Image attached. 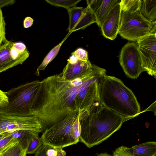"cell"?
I'll use <instances>...</instances> for the list:
<instances>
[{"label":"cell","mask_w":156,"mask_h":156,"mask_svg":"<svg viewBox=\"0 0 156 156\" xmlns=\"http://www.w3.org/2000/svg\"><path fill=\"white\" fill-rule=\"evenodd\" d=\"M92 75L86 78L82 84L77 79L69 81L64 79L61 73L41 81L30 115L38 120L41 132L63 120L76 109L75 98Z\"/></svg>","instance_id":"obj_1"},{"label":"cell","mask_w":156,"mask_h":156,"mask_svg":"<svg viewBox=\"0 0 156 156\" xmlns=\"http://www.w3.org/2000/svg\"><path fill=\"white\" fill-rule=\"evenodd\" d=\"M126 118L108 108L99 100L80 112L79 141L88 148L100 144L119 130Z\"/></svg>","instance_id":"obj_2"},{"label":"cell","mask_w":156,"mask_h":156,"mask_svg":"<svg viewBox=\"0 0 156 156\" xmlns=\"http://www.w3.org/2000/svg\"><path fill=\"white\" fill-rule=\"evenodd\" d=\"M99 99L103 105L127 120L140 113V105L132 91L115 77L106 74L103 76L99 86Z\"/></svg>","instance_id":"obj_3"},{"label":"cell","mask_w":156,"mask_h":156,"mask_svg":"<svg viewBox=\"0 0 156 156\" xmlns=\"http://www.w3.org/2000/svg\"><path fill=\"white\" fill-rule=\"evenodd\" d=\"M80 112V109H76L63 120L46 129L41 137L43 145L57 149L79 142Z\"/></svg>","instance_id":"obj_4"},{"label":"cell","mask_w":156,"mask_h":156,"mask_svg":"<svg viewBox=\"0 0 156 156\" xmlns=\"http://www.w3.org/2000/svg\"><path fill=\"white\" fill-rule=\"evenodd\" d=\"M41 83V81L34 80L5 92L8 102L0 107V112L9 115L31 116V112Z\"/></svg>","instance_id":"obj_5"},{"label":"cell","mask_w":156,"mask_h":156,"mask_svg":"<svg viewBox=\"0 0 156 156\" xmlns=\"http://www.w3.org/2000/svg\"><path fill=\"white\" fill-rule=\"evenodd\" d=\"M156 25V21L148 20L139 12L122 11L118 34L123 38L137 41L150 33Z\"/></svg>","instance_id":"obj_6"},{"label":"cell","mask_w":156,"mask_h":156,"mask_svg":"<svg viewBox=\"0 0 156 156\" xmlns=\"http://www.w3.org/2000/svg\"><path fill=\"white\" fill-rule=\"evenodd\" d=\"M119 62L125 74L130 78H137L144 71L136 42H128L123 46L119 55Z\"/></svg>","instance_id":"obj_7"},{"label":"cell","mask_w":156,"mask_h":156,"mask_svg":"<svg viewBox=\"0 0 156 156\" xmlns=\"http://www.w3.org/2000/svg\"><path fill=\"white\" fill-rule=\"evenodd\" d=\"M156 27L136 42L142 59L144 71L156 77Z\"/></svg>","instance_id":"obj_8"},{"label":"cell","mask_w":156,"mask_h":156,"mask_svg":"<svg viewBox=\"0 0 156 156\" xmlns=\"http://www.w3.org/2000/svg\"><path fill=\"white\" fill-rule=\"evenodd\" d=\"M41 126L34 116L20 117L5 115L0 112V134L19 129H26L39 133Z\"/></svg>","instance_id":"obj_9"},{"label":"cell","mask_w":156,"mask_h":156,"mask_svg":"<svg viewBox=\"0 0 156 156\" xmlns=\"http://www.w3.org/2000/svg\"><path fill=\"white\" fill-rule=\"evenodd\" d=\"M13 42L8 41L0 46V73L22 64L29 56L28 50L20 52L13 46Z\"/></svg>","instance_id":"obj_10"},{"label":"cell","mask_w":156,"mask_h":156,"mask_svg":"<svg viewBox=\"0 0 156 156\" xmlns=\"http://www.w3.org/2000/svg\"><path fill=\"white\" fill-rule=\"evenodd\" d=\"M67 10L69 17L68 30L70 34L78 30L84 29L96 23L94 13L87 6L85 8L76 6Z\"/></svg>","instance_id":"obj_11"},{"label":"cell","mask_w":156,"mask_h":156,"mask_svg":"<svg viewBox=\"0 0 156 156\" xmlns=\"http://www.w3.org/2000/svg\"><path fill=\"white\" fill-rule=\"evenodd\" d=\"M122 12L118 2L112 8L100 28L105 37L112 40L116 38L119 33Z\"/></svg>","instance_id":"obj_12"},{"label":"cell","mask_w":156,"mask_h":156,"mask_svg":"<svg viewBox=\"0 0 156 156\" xmlns=\"http://www.w3.org/2000/svg\"><path fill=\"white\" fill-rule=\"evenodd\" d=\"M93 71V66L89 60H78L73 63L68 62L61 73L64 79L71 81L77 78L84 79L90 76Z\"/></svg>","instance_id":"obj_13"},{"label":"cell","mask_w":156,"mask_h":156,"mask_svg":"<svg viewBox=\"0 0 156 156\" xmlns=\"http://www.w3.org/2000/svg\"><path fill=\"white\" fill-rule=\"evenodd\" d=\"M127 151L132 156H154L156 155V142L149 141L126 147Z\"/></svg>","instance_id":"obj_14"},{"label":"cell","mask_w":156,"mask_h":156,"mask_svg":"<svg viewBox=\"0 0 156 156\" xmlns=\"http://www.w3.org/2000/svg\"><path fill=\"white\" fill-rule=\"evenodd\" d=\"M118 1L116 0H102L94 13L96 23L99 27L101 28L110 11Z\"/></svg>","instance_id":"obj_15"},{"label":"cell","mask_w":156,"mask_h":156,"mask_svg":"<svg viewBox=\"0 0 156 156\" xmlns=\"http://www.w3.org/2000/svg\"><path fill=\"white\" fill-rule=\"evenodd\" d=\"M139 12L148 20L151 22L155 21L156 0H142Z\"/></svg>","instance_id":"obj_16"},{"label":"cell","mask_w":156,"mask_h":156,"mask_svg":"<svg viewBox=\"0 0 156 156\" xmlns=\"http://www.w3.org/2000/svg\"><path fill=\"white\" fill-rule=\"evenodd\" d=\"M39 133L26 129H19L11 132V134L14 138L17 139L23 148L27 149L29 142L31 139Z\"/></svg>","instance_id":"obj_17"},{"label":"cell","mask_w":156,"mask_h":156,"mask_svg":"<svg viewBox=\"0 0 156 156\" xmlns=\"http://www.w3.org/2000/svg\"><path fill=\"white\" fill-rule=\"evenodd\" d=\"M65 38L58 44L53 48L48 54L45 57L41 64L37 69L35 74L37 76L40 75V72L43 70L48 65L50 62L58 54L61 46L70 34L68 33Z\"/></svg>","instance_id":"obj_18"},{"label":"cell","mask_w":156,"mask_h":156,"mask_svg":"<svg viewBox=\"0 0 156 156\" xmlns=\"http://www.w3.org/2000/svg\"><path fill=\"white\" fill-rule=\"evenodd\" d=\"M26 151L18 141L3 151L1 153L0 156H26Z\"/></svg>","instance_id":"obj_19"},{"label":"cell","mask_w":156,"mask_h":156,"mask_svg":"<svg viewBox=\"0 0 156 156\" xmlns=\"http://www.w3.org/2000/svg\"><path fill=\"white\" fill-rule=\"evenodd\" d=\"M141 0H122L119 3L122 11L139 12L141 5Z\"/></svg>","instance_id":"obj_20"},{"label":"cell","mask_w":156,"mask_h":156,"mask_svg":"<svg viewBox=\"0 0 156 156\" xmlns=\"http://www.w3.org/2000/svg\"><path fill=\"white\" fill-rule=\"evenodd\" d=\"M50 5L57 7H62L67 10L76 6L81 0H45Z\"/></svg>","instance_id":"obj_21"},{"label":"cell","mask_w":156,"mask_h":156,"mask_svg":"<svg viewBox=\"0 0 156 156\" xmlns=\"http://www.w3.org/2000/svg\"><path fill=\"white\" fill-rule=\"evenodd\" d=\"M43 145L41 139L38 136L33 137L29 143L27 149V154H35L38 149Z\"/></svg>","instance_id":"obj_22"},{"label":"cell","mask_w":156,"mask_h":156,"mask_svg":"<svg viewBox=\"0 0 156 156\" xmlns=\"http://www.w3.org/2000/svg\"><path fill=\"white\" fill-rule=\"evenodd\" d=\"M17 139L14 138L9 134L0 140V153L12 144L17 142Z\"/></svg>","instance_id":"obj_23"},{"label":"cell","mask_w":156,"mask_h":156,"mask_svg":"<svg viewBox=\"0 0 156 156\" xmlns=\"http://www.w3.org/2000/svg\"><path fill=\"white\" fill-rule=\"evenodd\" d=\"M5 24L2 13L0 14V46L8 41L5 36Z\"/></svg>","instance_id":"obj_24"},{"label":"cell","mask_w":156,"mask_h":156,"mask_svg":"<svg viewBox=\"0 0 156 156\" xmlns=\"http://www.w3.org/2000/svg\"><path fill=\"white\" fill-rule=\"evenodd\" d=\"M71 54L74 55L78 60L83 61L88 60V52L83 48H78Z\"/></svg>","instance_id":"obj_25"},{"label":"cell","mask_w":156,"mask_h":156,"mask_svg":"<svg viewBox=\"0 0 156 156\" xmlns=\"http://www.w3.org/2000/svg\"><path fill=\"white\" fill-rule=\"evenodd\" d=\"M126 147L122 145L113 151V156H132L127 151Z\"/></svg>","instance_id":"obj_26"},{"label":"cell","mask_w":156,"mask_h":156,"mask_svg":"<svg viewBox=\"0 0 156 156\" xmlns=\"http://www.w3.org/2000/svg\"><path fill=\"white\" fill-rule=\"evenodd\" d=\"M49 148L48 146L43 145L35 153L34 156H47V151Z\"/></svg>","instance_id":"obj_27"},{"label":"cell","mask_w":156,"mask_h":156,"mask_svg":"<svg viewBox=\"0 0 156 156\" xmlns=\"http://www.w3.org/2000/svg\"><path fill=\"white\" fill-rule=\"evenodd\" d=\"M8 98L4 92L0 90V107L8 103Z\"/></svg>","instance_id":"obj_28"},{"label":"cell","mask_w":156,"mask_h":156,"mask_svg":"<svg viewBox=\"0 0 156 156\" xmlns=\"http://www.w3.org/2000/svg\"><path fill=\"white\" fill-rule=\"evenodd\" d=\"M34 22L33 19L30 17H27L25 18L23 22V26L25 28L30 27L32 25Z\"/></svg>","instance_id":"obj_29"},{"label":"cell","mask_w":156,"mask_h":156,"mask_svg":"<svg viewBox=\"0 0 156 156\" xmlns=\"http://www.w3.org/2000/svg\"><path fill=\"white\" fill-rule=\"evenodd\" d=\"M15 2L14 0H0V8L12 5Z\"/></svg>","instance_id":"obj_30"},{"label":"cell","mask_w":156,"mask_h":156,"mask_svg":"<svg viewBox=\"0 0 156 156\" xmlns=\"http://www.w3.org/2000/svg\"><path fill=\"white\" fill-rule=\"evenodd\" d=\"M57 151L52 148H49L47 150L46 152L47 156H57Z\"/></svg>","instance_id":"obj_31"},{"label":"cell","mask_w":156,"mask_h":156,"mask_svg":"<svg viewBox=\"0 0 156 156\" xmlns=\"http://www.w3.org/2000/svg\"><path fill=\"white\" fill-rule=\"evenodd\" d=\"M57 151V156H66V152L62 149H56Z\"/></svg>","instance_id":"obj_32"},{"label":"cell","mask_w":156,"mask_h":156,"mask_svg":"<svg viewBox=\"0 0 156 156\" xmlns=\"http://www.w3.org/2000/svg\"><path fill=\"white\" fill-rule=\"evenodd\" d=\"M97 156H113V155L108 154L107 152L103 153H97Z\"/></svg>","instance_id":"obj_33"},{"label":"cell","mask_w":156,"mask_h":156,"mask_svg":"<svg viewBox=\"0 0 156 156\" xmlns=\"http://www.w3.org/2000/svg\"><path fill=\"white\" fill-rule=\"evenodd\" d=\"M10 133L6 132L3 134H0V140L5 137V136L8 135Z\"/></svg>","instance_id":"obj_34"},{"label":"cell","mask_w":156,"mask_h":156,"mask_svg":"<svg viewBox=\"0 0 156 156\" xmlns=\"http://www.w3.org/2000/svg\"><path fill=\"white\" fill-rule=\"evenodd\" d=\"M2 13L1 8H0V14Z\"/></svg>","instance_id":"obj_35"},{"label":"cell","mask_w":156,"mask_h":156,"mask_svg":"<svg viewBox=\"0 0 156 156\" xmlns=\"http://www.w3.org/2000/svg\"><path fill=\"white\" fill-rule=\"evenodd\" d=\"M154 156H156V155H154Z\"/></svg>","instance_id":"obj_36"},{"label":"cell","mask_w":156,"mask_h":156,"mask_svg":"<svg viewBox=\"0 0 156 156\" xmlns=\"http://www.w3.org/2000/svg\"><path fill=\"white\" fill-rule=\"evenodd\" d=\"M1 153H0V154Z\"/></svg>","instance_id":"obj_37"}]
</instances>
